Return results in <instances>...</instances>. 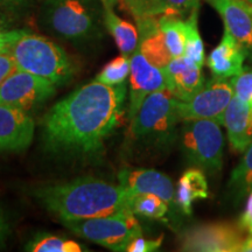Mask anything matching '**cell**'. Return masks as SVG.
<instances>
[{"mask_svg":"<svg viewBox=\"0 0 252 252\" xmlns=\"http://www.w3.org/2000/svg\"><path fill=\"white\" fill-rule=\"evenodd\" d=\"M125 84L94 80L60 100L42 121L46 150L55 154L89 156L103 147L121 118Z\"/></svg>","mask_w":252,"mask_h":252,"instance_id":"obj_1","label":"cell"},{"mask_svg":"<svg viewBox=\"0 0 252 252\" xmlns=\"http://www.w3.org/2000/svg\"><path fill=\"white\" fill-rule=\"evenodd\" d=\"M131 194L121 185L91 176L45 186L34 191L37 202L62 222L108 216L128 209Z\"/></svg>","mask_w":252,"mask_h":252,"instance_id":"obj_2","label":"cell"},{"mask_svg":"<svg viewBox=\"0 0 252 252\" xmlns=\"http://www.w3.org/2000/svg\"><path fill=\"white\" fill-rule=\"evenodd\" d=\"M104 20L102 0H43L40 23L53 35L83 43L100 34Z\"/></svg>","mask_w":252,"mask_h":252,"instance_id":"obj_3","label":"cell"},{"mask_svg":"<svg viewBox=\"0 0 252 252\" xmlns=\"http://www.w3.org/2000/svg\"><path fill=\"white\" fill-rule=\"evenodd\" d=\"M8 53L18 70L46 78L56 87L71 80L75 67L65 50L52 40L18 30Z\"/></svg>","mask_w":252,"mask_h":252,"instance_id":"obj_4","label":"cell"},{"mask_svg":"<svg viewBox=\"0 0 252 252\" xmlns=\"http://www.w3.org/2000/svg\"><path fill=\"white\" fill-rule=\"evenodd\" d=\"M179 122L178 99L168 89L156 91L144 100L130 121L128 137L146 143L166 141Z\"/></svg>","mask_w":252,"mask_h":252,"instance_id":"obj_5","label":"cell"},{"mask_svg":"<svg viewBox=\"0 0 252 252\" xmlns=\"http://www.w3.org/2000/svg\"><path fill=\"white\" fill-rule=\"evenodd\" d=\"M62 223L75 235L111 251H126L134 238L143 236L139 222L128 209L108 216Z\"/></svg>","mask_w":252,"mask_h":252,"instance_id":"obj_6","label":"cell"},{"mask_svg":"<svg viewBox=\"0 0 252 252\" xmlns=\"http://www.w3.org/2000/svg\"><path fill=\"white\" fill-rule=\"evenodd\" d=\"M220 125L212 119H196L185 122L182 128V149L187 159L210 174L223 166L224 135Z\"/></svg>","mask_w":252,"mask_h":252,"instance_id":"obj_7","label":"cell"},{"mask_svg":"<svg viewBox=\"0 0 252 252\" xmlns=\"http://www.w3.org/2000/svg\"><path fill=\"white\" fill-rule=\"evenodd\" d=\"M231 78L214 76L204 82L200 91L189 100L178 99V115L180 122L212 119L223 124L224 113L234 97Z\"/></svg>","mask_w":252,"mask_h":252,"instance_id":"obj_8","label":"cell"},{"mask_svg":"<svg viewBox=\"0 0 252 252\" xmlns=\"http://www.w3.org/2000/svg\"><path fill=\"white\" fill-rule=\"evenodd\" d=\"M245 230L229 222L207 223L187 230L180 239L182 251L237 252L244 243Z\"/></svg>","mask_w":252,"mask_h":252,"instance_id":"obj_9","label":"cell"},{"mask_svg":"<svg viewBox=\"0 0 252 252\" xmlns=\"http://www.w3.org/2000/svg\"><path fill=\"white\" fill-rule=\"evenodd\" d=\"M56 94V86L31 72L15 70L0 84V105L28 110Z\"/></svg>","mask_w":252,"mask_h":252,"instance_id":"obj_10","label":"cell"},{"mask_svg":"<svg viewBox=\"0 0 252 252\" xmlns=\"http://www.w3.org/2000/svg\"><path fill=\"white\" fill-rule=\"evenodd\" d=\"M130 103H128V121L134 117L141 104L151 94L167 89V82L162 69L151 63L137 49L130 56Z\"/></svg>","mask_w":252,"mask_h":252,"instance_id":"obj_11","label":"cell"},{"mask_svg":"<svg viewBox=\"0 0 252 252\" xmlns=\"http://www.w3.org/2000/svg\"><path fill=\"white\" fill-rule=\"evenodd\" d=\"M34 132L35 123L26 110L0 105V153L27 150Z\"/></svg>","mask_w":252,"mask_h":252,"instance_id":"obj_12","label":"cell"},{"mask_svg":"<svg viewBox=\"0 0 252 252\" xmlns=\"http://www.w3.org/2000/svg\"><path fill=\"white\" fill-rule=\"evenodd\" d=\"M224 23L225 31L252 58V4L248 0H207Z\"/></svg>","mask_w":252,"mask_h":252,"instance_id":"obj_13","label":"cell"},{"mask_svg":"<svg viewBox=\"0 0 252 252\" xmlns=\"http://www.w3.org/2000/svg\"><path fill=\"white\" fill-rule=\"evenodd\" d=\"M200 65L186 58L172 59L171 62L162 68L165 74L167 89L176 99L189 100L203 87L204 80Z\"/></svg>","mask_w":252,"mask_h":252,"instance_id":"obj_14","label":"cell"},{"mask_svg":"<svg viewBox=\"0 0 252 252\" xmlns=\"http://www.w3.org/2000/svg\"><path fill=\"white\" fill-rule=\"evenodd\" d=\"M119 185L131 193H151L168 204L175 203V189L168 176L156 169L124 168L118 173Z\"/></svg>","mask_w":252,"mask_h":252,"instance_id":"obj_15","label":"cell"},{"mask_svg":"<svg viewBox=\"0 0 252 252\" xmlns=\"http://www.w3.org/2000/svg\"><path fill=\"white\" fill-rule=\"evenodd\" d=\"M223 125L228 132L231 149L236 152H244L252 143V106L250 103L232 97L224 113Z\"/></svg>","mask_w":252,"mask_h":252,"instance_id":"obj_16","label":"cell"},{"mask_svg":"<svg viewBox=\"0 0 252 252\" xmlns=\"http://www.w3.org/2000/svg\"><path fill=\"white\" fill-rule=\"evenodd\" d=\"M139 32V47L141 54L152 64L165 68L173 59L166 46L165 36L160 28L159 18L149 15L137 19Z\"/></svg>","mask_w":252,"mask_h":252,"instance_id":"obj_17","label":"cell"},{"mask_svg":"<svg viewBox=\"0 0 252 252\" xmlns=\"http://www.w3.org/2000/svg\"><path fill=\"white\" fill-rule=\"evenodd\" d=\"M247 58L237 40L225 31L219 46L210 53L207 64L214 76L231 78L243 70Z\"/></svg>","mask_w":252,"mask_h":252,"instance_id":"obj_18","label":"cell"},{"mask_svg":"<svg viewBox=\"0 0 252 252\" xmlns=\"http://www.w3.org/2000/svg\"><path fill=\"white\" fill-rule=\"evenodd\" d=\"M104 20L106 30L111 34L123 55L131 56L139 47V32L133 25L116 14L113 5L103 2Z\"/></svg>","mask_w":252,"mask_h":252,"instance_id":"obj_19","label":"cell"},{"mask_svg":"<svg viewBox=\"0 0 252 252\" xmlns=\"http://www.w3.org/2000/svg\"><path fill=\"white\" fill-rule=\"evenodd\" d=\"M208 197V184L202 169L190 168L186 171L175 190V203L186 215H190L195 200Z\"/></svg>","mask_w":252,"mask_h":252,"instance_id":"obj_20","label":"cell"},{"mask_svg":"<svg viewBox=\"0 0 252 252\" xmlns=\"http://www.w3.org/2000/svg\"><path fill=\"white\" fill-rule=\"evenodd\" d=\"M159 25L172 58L184 56L186 46V23L184 19L175 15H160Z\"/></svg>","mask_w":252,"mask_h":252,"instance_id":"obj_21","label":"cell"},{"mask_svg":"<svg viewBox=\"0 0 252 252\" xmlns=\"http://www.w3.org/2000/svg\"><path fill=\"white\" fill-rule=\"evenodd\" d=\"M128 209L134 215L152 220H163L168 213V203L156 194L132 193L128 200Z\"/></svg>","mask_w":252,"mask_h":252,"instance_id":"obj_22","label":"cell"},{"mask_svg":"<svg viewBox=\"0 0 252 252\" xmlns=\"http://www.w3.org/2000/svg\"><path fill=\"white\" fill-rule=\"evenodd\" d=\"M229 187L238 198L252 191V143L244 151L241 161L231 172Z\"/></svg>","mask_w":252,"mask_h":252,"instance_id":"obj_23","label":"cell"},{"mask_svg":"<svg viewBox=\"0 0 252 252\" xmlns=\"http://www.w3.org/2000/svg\"><path fill=\"white\" fill-rule=\"evenodd\" d=\"M26 250L32 252H81L84 251L77 242L55 235H40L26 245Z\"/></svg>","mask_w":252,"mask_h":252,"instance_id":"obj_24","label":"cell"},{"mask_svg":"<svg viewBox=\"0 0 252 252\" xmlns=\"http://www.w3.org/2000/svg\"><path fill=\"white\" fill-rule=\"evenodd\" d=\"M197 13L195 11L185 19L186 23V46L184 56L202 67L204 64V46L197 27Z\"/></svg>","mask_w":252,"mask_h":252,"instance_id":"obj_25","label":"cell"},{"mask_svg":"<svg viewBox=\"0 0 252 252\" xmlns=\"http://www.w3.org/2000/svg\"><path fill=\"white\" fill-rule=\"evenodd\" d=\"M131 60L130 56L123 55L113 59L102 69L96 76V81L106 86H121L124 84L127 77H130Z\"/></svg>","mask_w":252,"mask_h":252,"instance_id":"obj_26","label":"cell"},{"mask_svg":"<svg viewBox=\"0 0 252 252\" xmlns=\"http://www.w3.org/2000/svg\"><path fill=\"white\" fill-rule=\"evenodd\" d=\"M200 0H163V14L184 18L198 11Z\"/></svg>","mask_w":252,"mask_h":252,"instance_id":"obj_27","label":"cell"},{"mask_svg":"<svg viewBox=\"0 0 252 252\" xmlns=\"http://www.w3.org/2000/svg\"><path fill=\"white\" fill-rule=\"evenodd\" d=\"M234 94L238 98L250 102L252 98V69H243L238 75L231 77Z\"/></svg>","mask_w":252,"mask_h":252,"instance_id":"obj_28","label":"cell"},{"mask_svg":"<svg viewBox=\"0 0 252 252\" xmlns=\"http://www.w3.org/2000/svg\"><path fill=\"white\" fill-rule=\"evenodd\" d=\"M103 2H108L115 6L116 4H122L133 15L135 20L143 17L151 15V0H102Z\"/></svg>","mask_w":252,"mask_h":252,"instance_id":"obj_29","label":"cell"},{"mask_svg":"<svg viewBox=\"0 0 252 252\" xmlns=\"http://www.w3.org/2000/svg\"><path fill=\"white\" fill-rule=\"evenodd\" d=\"M163 241V236L161 235L160 237L154 239H147L144 238L143 236L134 238L130 244L126 248L127 252H152L159 250L161 247Z\"/></svg>","mask_w":252,"mask_h":252,"instance_id":"obj_30","label":"cell"},{"mask_svg":"<svg viewBox=\"0 0 252 252\" xmlns=\"http://www.w3.org/2000/svg\"><path fill=\"white\" fill-rule=\"evenodd\" d=\"M15 70H17V67H15L12 55L8 52L0 53V84Z\"/></svg>","mask_w":252,"mask_h":252,"instance_id":"obj_31","label":"cell"},{"mask_svg":"<svg viewBox=\"0 0 252 252\" xmlns=\"http://www.w3.org/2000/svg\"><path fill=\"white\" fill-rule=\"evenodd\" d=\"M18 30L8 31L6 30L4 24L0 21V53H7L11 46L12 41L14 40L17 35Z\"/></svg>","mask_w":252,"mask_h":252,"instance_id":"obj_32","label":"cell"},{"mask_svg":"<svg viewBox=\"0 0 252 252\" xmlns=\"http://www.w3.org/2000/svg\"><path fill=\"white\" fill-rule=\"evenodd\" d=\"M239 225L249 234H252V191L249 194L247 207H245L243 215L239 220Z\"/></svg>","mask_w":252,"mask_h":252,"instance_id":"obj_33","label":"cell"},{"mask_svg":"<svg viewBox=\"0 0 252 252\" xmlns=\"http://www.w3.org/2000/svg\"><path fill=\"white\" fill-rule=\"evenodd\" d=\"M9 234H11V224H9L5 210L0 207V248L4 247Z\"/></svg>","mask_w":252,"mask_h":252,"instance_id":"obj_34","label":"cell"},{"mask_svg":"<svg viewBox=\"0 0 252 252\" xmlns=\"http://www.w3.org/2000/svg\"><path fill=\"white\" fill-rule=\"evenodd\" d=\"M163 14V0H151V15L158 17Z\"/></svg>","mask_w":252,"mask_h":252,"instance_id":"obj_35","label":"cell"},{"mask_svg":"<svg viewBox=\"0 0 252 252\" xmlns=\"http://www.w3.org/2000/svg\"><path fill=\"white\" fill-rule=\"evenodd\" d=\"M242 252H252V234H249L244 239V243L241 249Z\"/></svg>","mask_w":252,"mask_h":252,"instance_id":"obj_36","label":"cell"},{"mask_svg":"<svg viewBox=\"0 0 252 252\" xmlns=\"http://www.w3.org/2000/svg\"><path fill=\"white\" fill-rule=\"evenodd\" d=\"M249 103H250V105L252 106V98H251V100H250V102H249Z\"/></svg>","mask_w":252,"mask_h":252,"instance_id":"obj_37","label":"cell"},{"mask_svg":"<svg viewBox=\"0 0 252 252\" xmlns=\"http://www.w3.org/2000/svg\"><path fill=\"white\" fill-rule=\"evenodd\" d=\"M1 1H11V0H1Z\"/></svg>","mask_w":252,"mask_h":252,"instance_id":"obj_38","label":"cell"},{"mask_svg":"<svg viewBox=\"0 0 252 252\" xmlns=\"http://www.w3.org/2000/svg\"><path fill=\"white\" fill-rule=\"evenodd\" d=\"M248 1H249V2H251V4H252V0H248Z\"/></svg>","mask_w":252,"mask_h":252,"instance_id":"obj_39","label":"cell"}]
</instances>
